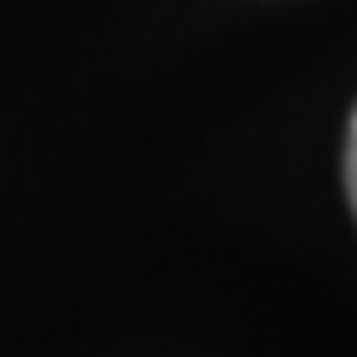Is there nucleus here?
I'll use <instances>...</instances> for the list:
<instances>
[{"label":"nucleus","mask_w":357,"mask_h":357,"mask_svg":"<svg viewBox=\"0 0 357 357\" xmlns=\"http://www.w3.org/2000/svg\"><path fill=\"white\" fill-rule=\"evenodd\" d=\"M347 199H352V213H357V109H352V124H347Z\"/></svg>","instance_id":"f257e3e1"}]
</instances>
